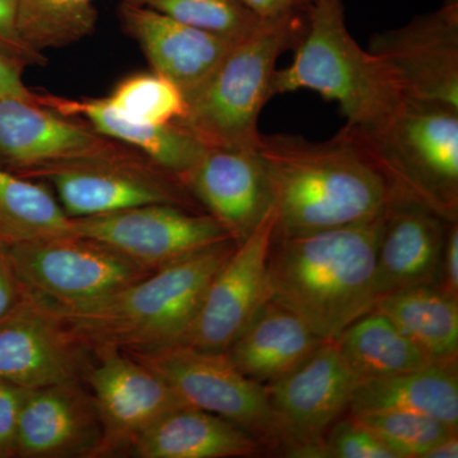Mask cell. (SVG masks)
Instances as JSON below:
<instances>
[{
  "label": "cell",
  "instance_id": "16",
  "mask_svg": "<svg viewBox=\"0 0 458 458\" xmlns=\"http://www.w3.org/2000/svg\"><path fill=\"white\" fill-rule=\"evenodd\" d=\"M185 186L237 243L245 241L273 205L258 146H208Z\"/></svg>",
  "mask_w": 458,
  "mask_h": 458
},
{
  "label": "cell",
  "instance_id": "9",
  "mask_svg": "<svg viewBox=\"0 0 458 458\" xmlns=\"http://www.w3.org/2000/svg\"><path fill=\"white\" fill-rule=\"evenodd\" d=\"M30 291L56 306H78L125 288L153 273L92 238L68 234L8 247Z\"/></svg>",
  "mask_w": 458,
  "mask_h": 458
},
{
  "label": "cell",
  "instance_id": "36",
  "mask_svg": "<svg viewBox=\"0 0 458 458\" xmlns=\"http://www.w3.org/2000/svg\"><path fill=\"white\" fill-rule=\"evenodd\" d=\"M445 293L458 300V225L452 222L448 225L443 250L441 273L438 284Z\"/></svg>",
  "mask_w": 458,
  "mask_h": 458
},
{
  "label": "cell",
  "instance_id": "25",
  "mask_svg": "<svg viewBox=\"0 0 458 458\" xmlns=\"http://www.w3.org/2000/svg\"><path fill=\"white\" fill-rule=\"evenodd\" d=\"M375 310L399 328L430 363H457L458 300L437 285L379 297Z\"/></svg>",
  "mask_w": 458,
  "mask_h": 458
},
{
  "label": "cell",
  "instance_id": "31",
  "mask_svg": "<svg viewBox=\"0 0 458 458\" xmlns=\"http://www.w3.org/2000/svg\"><path fill=\"white\" fill-rule=\"evenodd\" d=\"M376 434L397 458H423L430 448L457 433L438 419L408 411H370L352 415Z\"/></svg>",
  "mask_w": 458,
  "mask_h": 458
},
{
  "label": "cell",
  "instance_id": "11",
  "mask_svg": "<svg viewBox=\"0 0 458 458\" xmlns=\"http://www.w3.org/2000/svg\"><path fill=\"white\" fill-rule=\"evenodd\" d=\"M102 426L99 457L129 454L141 436L185 403L162 377L122 349L93 352L84 377Z\"/></svg>",
  "mask_w": 458,
  "mask_h": 458
},
{
  "label": "cell",
  "instance_id": "12",
  "mask_svg": "<svg viewBox=\"0 0 458 458\" xmlns=\"http://www.w3.org/2000/svg\"><path fill=\"white\" fill-rule=\"evenodd\" d=\"M73 229L78 236L106 243L152 271L232 240L209 214L172 204L141 205L74 218Z\"/></svg>",
  "mask_w": 458,
  "mask_h": 458
},
{
  "label": "cell",
  "instance_id": "3",
  "mask_svg": "<svg viewBox=\"0 0 458 458\" xmlns=\"http://www.w3.org/2000/svg\"><path fill=\"white\" fill-rule=\"evenodd\" d=\"M236 246L233 240L216 243L93 302L51 306L78 342L92 352L180 343L200 309L210 280Z\"/></svg>",
  "mask_w": 458,
  "mask_h": 458
},
{
  "label": "cell",
  "instance_id": "38",
  "mask_svg": "<svg viewBox=\"0 0 458 458\" xmlns=\"http://www.w3.org/2000/svg\"><path fill=\"white\" fill-rule=\"evenodd\" d=\"M261 20H276L307 12L316 0H243Z\"/></svg>",
  "mask_w": 458,
  "mask_h": 458
},
{
  "label": "cell",
  "instance_id": "10",
  "mask_svg": "<svg viewBox=\"0 0 458 458\" xmlns=\"http://www.w3.org/2000/svg\"><path fill=\"white\" fill-rule=\"evenodd\" d=\"M358 381L335 340L267 386L282 448L289 457H322L325 434L348 409Z\"/></svg>",
  "mask_w": 458,
  "mask_h": 458
},
{
  "label": "cell",
  "instance_id": "33",
  "mask_svg": "<svg viewBox=\"0 0 458 458\" xmlns=\"http://www.w3.org/2000/svg\"><path fill=\"white\" fill-rule=\"evenodd\" d=\"M0 54L25 71L27 66H42L47 59L23 40L18 30V0H0Z\"/></svg>",
  "mask_w": 458,
  "mask_h": 458
},
{
  "label": "cell",
  "instance_id": "39",
  "mask_svg": "<svg viewBox=\"0 0 458 458\" xmlns=\"http://www.w3.org/2000/svg\"><path fill=\"white\" fill-rule=\"evenodd\" d=\"M458 457V437L457 433L452 434L443 439L438 445H434L424 454L423 458H457Z\"/></svg>",
  "mask_w": 458,
  "mask_h": 458
},
{
  "label": "cell",
  "instance_id": "13",
  "mask_svg": "<svg viewBox=\"0 0 458 458\" xmlns=\"http://www.w3.org/2000/svg\"><path fill=\"white\" fill-rule=\"evenodd\" d=\"M276 214L274 207L255 231L237 243L205 292L181 344L225 352L271 298L267 258Z\"/></svg>",
  "mask_w": 458,
  "mask_h": 458
},
{
  "label": "cell",
  "instance_id": "30",
  "mask_svg": "<svg viewBox=\"0 0 458 458\" xmlns=\"http://www.w3.org/2000/svg\"><path fill=\"white\" fill-rule=\"evenodd\" d=\"M132 4L143 5L165 16L240 40L261 25V18L256 16L243 0H125Z\"/></svg>",
  "mask_w": 458,
  "mask_h": 458
},
{
  "label": "cell",
  "instance_id": "19",
  "mask_svg": "<svg viewBox=\"0 0 458 458\" xmlns=\"http://www.w3.org/2000/svg\"><path fill=\"white\" fill-rule=\"evenodd\" d=\"M450 223L424 205L391 198L377 251L379 297L438 284Z\"/></svg>",
  "mask_w": 458,
  "mask_h": 458
},
{
  "label": "cell",
  "instance_id": "5",
  "mask_svg": "<svg viewBox=\"0 0 458 458\" xmlns=\"http://www.w3.org/2000/svg\"><path fill=\"white\" fill-rule=\"evenodd\" d=\"M307 29V12L261 25L232 45L197 87L183 93L180 122L207 146H258L262 108L274 98L276 63L293 49Z\"/></svg>",
  "mask_w": 458,
  "mask_h": 458
},
{
  "label": "cell",
  "instance_id": "18",
  "mask_svg": "<svg viewBox=\"0 0 458 458\" xmlns=\"http://www.w3.org/2000/svg\"><path fill=\"white\" fill-rule=\"evenodd\" d=\"M114 141L83 123L31 102L0 99V167L30 177L65 162L101 155Z\"/></svg>",
  "mask_w": 458,
  "mask_h": 458
},
{
  "label": "cell",
  "instance_id": "8",
  "mask_svg": "<svg viewBox=\"0 0 458 458\" xmlns=\"http://www.w3.org/2000/svg\"><path fill=\"white\" fill-rule=\"evenodd\" d=\"M123 352L162 377L186 405L243 428L267 451L282 448L267 388L243 376L225 352L181 343Z\"/></svg>",
  "mask_w": 458,
  "mask_h": 458
},
{
  "label": "cell",
  "instance_id": "6",
  "mask_svg": "<svg viewBox=\"0 0 458 458\" xmlns=\"http://www.w3.org/2000/svg\"><path fill=\"white\" fill-rule=\"evenodd\" d=\"M346 128L381 172L391 198L457 222L458 108L403 98L382 122Z\"/></svg>",
  "mask_w": 458,
  "mask_h": 458
},
{
  "label": "cell",
  "instance_id": "1",
  "mask_svg": "<svg viewBox=\"0 0 458 458\" xmlns=\"http://www.w3.org/2000/svg\"><path fill=\"white\" fill-rule=\"evenodd\" d=\"M258 149L269 177L276 233L357 225L387 210V182L346 126L324 141L261 134Z\"/></svg>",
  "mask_w": 458,
  "mask_h": 458
},
{
  "label": "cell",
  "instance_id": "27",
  "mask_svg": "<svg viewBox=\"0 0 458 458\" xmlns=\"http://www.w3.org/2000/svg\"><path fill=\"white\" fill-rule=\"evenodd\" d=\"M68 234L73 219L44 182L0 167V246Z\"/></svg>",
  "mask_w": 458,
  "mask_h": 458
},
{
  "label": "cell",
  "instance_id": "17",
  "mask_svg": "<svg viewBox=\"0 0 458 458\" xmlns=\"http://www.w3.org/2000/svg\"><path fill=\"white\" fill-rule=\"evenodd\" d=\"M101 441V419L84 381L27 390L14 457L98 458Z\"/></svg>",
  "mask_w": 458,
  "mask_h": 458
},
{
  "label": "cell",
  "instance_id": "32",
  "mask_svg": "<svg viewBox=\"0 0 458 458\" xmlns=\"http://www.w3.org/2000/svg\"><path fill=\"white\" fill-rule=\"evenodd\" d=\"M397 458L354 417L336 420L325 434L321 458Z\"/></svg>",
  "mask_w": 458,
  "mask_h": 458
},
{
  "label": "cell",
  "instance_id": "15",
  "mask_svg": "<svg viewBox=\"0 0 458 458\" xmlns=\"http://www.w3.org/2000/svg\"><path fill=\"white\" fill-rule=\"evenodd\" d=\"M92 361L93 352L35 293L0 321V381L26 390L84 381Z\"/></svg>",
  "mask_w": 458,
  "mask_h": 458
},
{
  "label": "cell",
  "instance_id": "26",
  "mask_svg": "<svg viewBox=\"0 0 458 458\" xmlns=\"http://www.w3.org/2000/svg\"><path fill=\"white\" fill-rule=\"evenodd\" d=\"M335 342L358 384L430 363L384 313L375 309L352 322Z\"/></svg>",
  "mask_w": 458,
  "mask_h": 458
},
{
  "label": "cell",
  "instance_id": "28",
  "mask_svg": "<svg viewBox=\"0 0 458 458\" xmlns=\"http://www.w3.org/2000/svg\"><path fill=\"white\" fill-rule=\"evenodd\" d=\"M95 0H18V30L38 53L68 47L95 32Z\"/></svg>",
  "mask_w": 458,
  "mask_h": 458
},
{
  "label": "cell",
  "instance_id": "34",
  "mask_svg": "<svg viewBox=\"0 0 458 458\" xmlns=\"http://www.w3.org/2000/svg\"><path fill=\"white\" fill-rule=\"evenodd\" d=\"M26 388L0 381V458L14 457L18 419Z\"/></svg>",
  "mask_w": 458,
  "mask_h": 458
},
{
  "label": "cell",
  "instance_id": "23",
  "mask_svg": "<svg viewBox=\"0 0 458 458\" xmlns=\"http://www.w3.org/2000/svg\"><path fill=\"white\" fill-rule=\"evenodd\" d=\"M267 451L256 437L227 419L185 406L155 424L131 445L138 458L254 457Z\"/></svg>",
  "mask_w": 458,
  "mask_h": 458
},
{
  "label": "cell",
  "instance_id": "22",
  "mask_svg": "<svg viewBox=\"0 0 458 458\" xmlns=\"http://www.w3.org/2000/svg\"><path fill=\"white\" fill-rule=\"evenodd\" d=\"M324 342L300 316L270 298L225 352L243 376L267 387Z\"/></svg>",
  "mask_w": 458,
  "mask_h": 458
},
{
  "label": "cell",
  "instance_id": "29",
  "mask_svg": "<svg viewBox=\"0 0 458 458\" xmlns=\"http://www.w3.org/2000/svg\"><path fill=\"white\" fill-rule=\"evenodd\" d=\"M114 111L132 122L167 123L185 114L182 90L156 72H143L123 78L106 98Z\"/></svg>",
  "mask_w": 458,
  "mask_h": 458
},
{
  "label": "cell",
  "instance_id": "4",
  "mask_svg": "<svg viewBox=\"0 0 458 458\" xmlns=\"http://www.w3.org/2000/svg\"><path fill=\"white\" fill-rule=\"evenodd\" d=\"M310 89L335 101L346 126L367 128L382 122L403 101L396 78L349 32L342 0H316L307 11V29L294 59L276 69L274 96Z\"/></svg>",
  "mask_w": 458,
  "mask_h": 458
},
{
  "label": "cell",
  "instance_id": "7",
  "mask_svg": "<svg viewBox=\"0 0 458 458\" xmlns=\"http://www.w3.org/2000/svg\"><path fill=\"white\" fill-rule=\"evenodd\" d=\"M30 179L55 190L69 218L119 212L148 204H172L199 212L182 181L137 150L116 146L101 155L44 168Z\"/></svg>",
  "mask_w": 458,
  "mask_h": 458
},
{
  "label": "cell",
  "instance_id": "37",
  "mask_svg": "<svg viewBox=\"0 0 458 458\" xmlns=\"http://www.w3.org/2000/svg\"><path fill=\"white\" fill-rule=\"evenodd\" d=\"M22 72L20 66L0 54V99H21L41 105V95L27 89Z\"/></svg>",
  "mask_w": 458,
  "mask_h": 458
},
{
  "label": "cell",
  "instance_id": "14",
  "mask_svg": "<svg viewBox=\"0 0 458 458\" xmlns=\"http://www.w3.org/2000/svg\"><path fill=\"white\" fill-rule=\"evenodd\" d=\"M369 50L393 72L403 98L458 108V0L375 33Z\"/></svg>",
  "mask_w": 458,
  "mask_h": 458
},
{
  "label": "cell",
  "instance_id": "21",
  "mask_svg": "<svg viewBox=\"0 0 458 458\" xmlns=\"http://www.w3.org/2000/svg\"><path fill=\"white\" fill-rule=\"evenodd\" d=\"M42 106L65 116L81 114L98 134L134 148L185 185L207 144L180 120L167 123L132 122L114 111L106 98L68 99L42 96Z\"/></svg>",
  "mask_w": 458,
  "mask_h": 458
},
{
  "label": "cell",
  "instance_id": "20",
  "mask_svg": "<svg viewBox=\"0 0 458 458\" xmlns=\"http://www.w3.org/2000/svg\"><path fill=\"white\" fill-rule=\"evenodd\" d=\"M119 18L123 32L138 42L152 71L182 93L204 81L237 41L125 0Z\"/></svg>",
  "mask_w": 458,
  "mask_h": 458
},
{
  "label": "cell",
  "instance_id": "35",
  "mask_svg": "<svg viewBox=\"0 0 458 458\" xmlns=\"http://www.w3.org/2000/svg\"><path fill=\"white\" fill-rule=\"evenodd\" d=\"M32 292L18 276L5 247L0 246V321L31 297Z\"/></svg>",
  "mask_w": 458,
  "mask_h": 458
},
{
  "label": "cell",
  "instance_id": "2",
  "mask_svg": "<svg viewBox=\"0 0 458 458\" xmlns=\"http://www.w3.org/2000/svg\"><path fill=\"white\" fill-rule=\"evenodd\" d=\"M385 214L373 221L271 238V300L291 310L321 339L335 340L375 309L377 251Z\"/></svg>",
  "mask_w": 458,
  "mask_h": 458
},
{
  "label": "cell",
  "instance_id": "24",
  "mask_svg": "<svg viewBox=\"0 0 458 458\" xmlns=\"http://www.w3.org/2000/svg\"><path fill=\"white\" fill-rule=\"evenodd\" d=\"M351 415L408 411L458 428L457 363H429L397 375L360 382L348 406Z\"/></svg>",
  "mask_w": 458,
  "mask_h": 458
}]
</instances>
